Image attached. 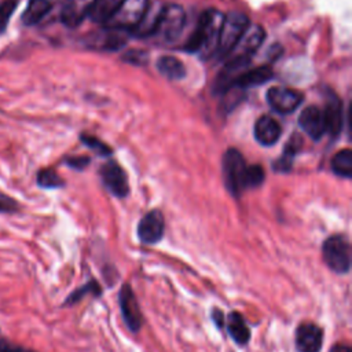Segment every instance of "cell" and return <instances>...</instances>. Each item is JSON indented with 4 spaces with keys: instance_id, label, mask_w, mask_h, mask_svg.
<instances>
[{
    "instance_id": "19",
    "label": "cell",
    "mask_w": 352,
    "mask_h": 352,
    "mask_svg": "<svg viewBox=\"0 0 352 352\" xmlns=\"http://www.w3.org/2000/svg\"><path fill=\"white\" fill-rule=\"evenodd\" d=\"M227 330L230 337L238 345H245L250 340V329L245 320V318L234 311L227 318Z\"/></svg>"
},
{
    "instance_id": "15",
    "label": "cell",
    "mask_w": 352,
    "mask_h": 352,
    "mask_svg": "<svg viewBox=\"0 0 352 352\" xmlns=\"http://www.w3.org/2000/svg\"><path fill=\"white\" fill-rule=\"evenodd\" d=\"M323 114L326 121V132L331 138H337L342 129L344 118H342V103L334 94H329Z\"/></svg>"
},
{
    "instance_id": "5",
    "label": "cell",
    "mask_w": 352,
    "mask_h": 352,
    "mask_svg": "<svg viewBox=\"0 0 352 352\" xmlns=\"http://www.w3.org/2000/svg\"><path fill=\"white\" fill-rule=\"evenodd\" d=\"M246 164L242 154L235 148H228L223 157V177L226 187L232 195H239L245 188Z\"/></svg>"
},
{
    "instance_id": "31",
    "label": "cell",
    "mask_w": 352,
    "mask_h": 352,
    "mask_svg": "<svg viewBox=\"0 0 352 352\" xmlns=\"http://www.w3.org/2000/svg\"><path fill=\"white\" fill-rule=\"evenodd\" d=\"M66 164L74 169H84L88 164H89V158L87 157H72V158H67L66 160Z\"/></svg>"
},
{
    "instance_id": "4",
    "label": "cell",
    "mask_w": 352,
    "mask_h": 352,
    "mask_svg": "<svg viewBox=\"0 0 352 352\" xmlns=\"http://www.w3.org/2000/svg\"><path fill=\"white\" fill-rule=\"evenodd\" d=\"M148 4V0H122L114 15L104 23V26L113 30L132 32L140 22Z\"/></svg>"
},
{
    "instance_id": "29",
    "label": "cell",
    "mask_w": 352,
    "mask_h": 352,
    "mask_svg": "<svg viewBox=\"0 0 352 352\" xmlns=\"http://www.w3.org/2000/svg\"><path fill=\"white\" fill-rule=\"evenodd\" d=\"M81 140L85 146H88L91 150H94L96 154L99 155H109L111 153L110 147H107L103 142H100L99 139L89 136V135H81Z\"/></svg>"
},
{
    "instance_id": "18",
    "label": "cell",
    "mask_w": 352,
    "mask_h": 352,
    "mask_svg": "<svg viewBox=\"0 0 352 352\" xmlns=\"http://www.w3.org/2000/svg\"><path fill=\"white\" fill-rule=\"evenodd\" d=\"M274 77V72L268 65H261L250 70H243L234 81L232 88H250L256 85H261L263 82L271 80Z\"/></svg>"
},
{
    "instance_id": "34",
    "label": "cell",
    "mask_w": 352,
    "mask_h": 352,
    "mask_svg": "<svg viewBox=\"0 0 352 352\" xmlns=\"http://www.w3.org/2000/svg\"><path fill=\"white\" fill-rule=\"evenodd\" d=\"M0 352H3V351H0Z\"/></svg>"
},
{
    "instance_id": "6",
    "label": "cell",
    "mask_w": 352,
    "mask_h": 352,
    "mask_svg": "<svg viewBox=\"0 0 352 352\" xmlns=\"http://www.w3.org/2000/svg\"><path fill=\"white\" fill-rule=\"evenodd\" d=\"M184 23L186 12L180 6H165L154 36L160 37L164 41H175L183 32Z\"/></svg>"
},
{
    "instance_id": "28",
    "label": "cell",
    "mask_w": 352,
    "mask_h": 352,
    "mask_svg": "<svg viewBox=\"0 0 352 352\" xmlns=\"http://www.w3.org/2000/svg\"><path fill=\"white\" fill-rule=\"evenodd\" d=\"M16 4H18L16 0H3L0 3V34L6 30L11 19V15L16 8Z\"/></svg>"
},
{
    "instance_id": "33",
    "label": "cell",
    "mask_w": 352,
    "mask_h": 352,
    "mask_svg": "<svg viewBox=\"0 0 352 352\" xmlns=\"http://www.w3.org/2000/svg\"><path fill=\"white\" fill-rule=\"evenodd\" d=\"M330 352H352L349 345H345V344H336Z\"/></svg>"
},
{
    "instance_id": "16",
    "label": "cell",
    "mask_w": 352,
    "mask_h": 352,
    "mask_svg": "<svg viewBox=\"0 0 352 352\" xmlns=\"http://www.w3.org/2000/svg\"><path fill=\"white\" fill-rule=\"evenodd\" d=\"M254 138L263 146L275 144L282 133L280 125L270 116H261L254 124Z\"/></svg>"
},
{
    "instance_id": "26",
    "label": "cell",
    "mask_w": 352,
    "mask_h": 352,
    "mask_svg": "<svg viewBox=\"0 0 352 352\" xmlns=\"http://www.w3.org/2000/svg\"><path fill=\"white\" fill-rule=\"evenodd\" d=\"M264 182V170L260 165H248L245 173V188L257 187Z\"/></svg>"
},
{
    "instance_id": "21",
    "label": "cell",
    "mask_w": 352,
    "mask_h": 352,
    "mask_svg": "<svg viewBox=\"0 0 352 352\" xmlns=\"http://www.w3.org/2000/svg\"><path fill=\"white\" fill-rule=\"evenodd\" d=\"M301 146H302V139L300 138V135H292L290 140L285 146L282 155L279 157V160L276 162H274L272 168L276 172H289L292 168V164H293V158L300 151Z\"/></svg>"
},
{
    "instance_id": "23",
    "label": "cell",
    "mask_w": 352,
    "mask_h": 352,
    "mask_svg": "<svg viewBox=\"0 0 352 352\" xmlns=\"http://www.w3.org/2000/svg\"><path fill=\"white\" fill-rule=\"evenodd\" d=\"M160 73L170 80H182L186 76V67L183 62L175 56H161L157 62Z\"/></svg>"
},
{
    "instance_id": "2",
    "label": "cell",
    "mask_w": 352,
    "mask_h": 352,
    "mask_svg": "<svg viewBox=\"0 0 352 352\" xmlns=\"http://www.w3.org/2000/svg\"><path fill=\"white\" fill-rule=\"evenodd\" d=\"M248 28L249 19L245 14L239 11L228 12L223 19V25L219 34V43L216 50L217 56L221 59L227 58Z\"/></svg>"
},
{
    "instance_id": "13",
    "label": "cell",
    "mask_w": 352,
    "mask_h": 352,
    "mask_svg": "<svg viewBox=\"0 0 352 352\" xmlns=\"http://www.w3.org/2000/svg\"><path fill=\"white\" fill-rule=\"evenodd\" d=\"M298 125L314 140L320 139L326 133V121L323 110L316 106L305 107L300 113Z\"/></svg>"
},
{
    "instance_id": "27",
    "label": "cell",
    "mask_w": 352,
    "mask_h": 352,
    "mask_svg": "<svg viewBox=\"0 0 352 352\" xmlns=\"http://www.w3.org/2000/svg\"><path fill=\"white\" fill-rule=\"evenodd\" d=\"M94 294V296H99L100 294V287H99V285L95 282V280H91V282H88L87 285H84L81 289H77L76 292H73L69 297H67V300H66V302L65 304H67V305H70V304H76L77 301H80L85 294Z\"/></svg>"
},
{
    "instance_id": "1",
    "label": "cell",
    "mask_w": 352,
    "mask_h": 352,
    "mask_svg": "<svg viewBox=\"0 0 352 352\" xmlns=\"http://www.w3.org/2000/svg\"><path fill=\"white\" fill-rule=\"evenodd\" d=\"M223 19L224 15L214 8L204 11L198 19L195 30L186 43V51L199 54L202 58L216 54Z\"/></svg>"
},
{
    "instance_id": "20",
    "label": "cell",
    "mask_w": 352,
    "mask_h": 352,
    "mask_svg": "<svg viewBox=\"0 0 352 352\" xmlns=\"http://www.w3.org/2000/svg\"><path fill=\"white\" fill-rule=\"evenodd\" d=\"M50 0H29L28 7L22 14V23L25 26H33L38 23L51 10Z\"/></svg>"
},
{
    "instance_id": "3",
    "label": "cell",
    "mask_w": 352,
    "mask_h": 352,
    "mask_svg": "<svg viewBox=\"0 0 352 352\" xmlns=\"http://www.w3.org/2000/svg\"><path fill=\"white\" fill-rule=\"evenodd\" d=\"M322 256L326 265L336 274L344 275L351 270V245L340 234L329 236L322 246Z\"/></svg>"
},
{
    "instance_id": "7",
    "label": "cell",
    "mask_w": 352,
    "mask_h": 352,
    "mask_svg": "<svg viewBox=\"0 0 352 352\" xmlns=\"http://www.w3.org/2000/svg\"><path fill=\"white\" fill-rule=\"evenodd\" d=\"M118 302L122 319L128 329L133 333L139 331L143 323V315L140 312L138 300L129 285H124L118 293Z\"/></svg>"
},
{
    "instance_id": "9",
    "label": "cell",
    "mask_w": 352,
    "mask_h": 352,
    "mask_svg": "<svg viewBox=\"0 0 352 352\" xmlns=\"http://www.w3.org/2000/svg\"><path fill=\"white\" fill-rule=\"evenodd\" d=\"M165 230L164 216L160 210L154 209L146 213L138 224V236L142 243L153 245L162 239Z\"/></svg>"
},
{
    "instance_id": "17",
    "label": "cell",
    "mask_w": 352,
    "mask_h": 352,
    "mask_svg": "<svg viewBox=\"0 0 352 352\" xmlns=\"http://www.w3.org/2000/svg\"><path fill=\"white\" fill-rule=\"evenodd\" d=\"M164 7L165 6H162L160 3L148 4V7H147L144 15L142 16L140 22L132 30V34L136 36V37H142V38L148 37V36H154V33H155V30L158 28V23H160Z\"/></svg>"
},
{
    "instance_id": "32",
    "label": "cell",
    "mask_w": 352,
    "mask_h": 352,
    "mask_svg": "<svg viewBox=\"0 0 352 352\" xmlns=\"http://www.w3.org/2000/svg\"><path fill=\"white\" fill-rule=\"evenodd\" d=\"M210 318L214 322V324L217 326V329H223L224 327V315H223V312L220 309L213 308L212 312H210Z\"/></svg>"
},
{
    "instance_id": "14",
    "label": "cell",
    "mask_w": 352,
    "mask_h": 352,
    "mask_svg": "<svg viewBox=\"0 0 352 352\" xmlns=\"http://www.w3.org/2000/svg\"><path fill=\"white\" fill-rule=\"evenodd\" d=\"M95 0H67L60 11V21L67 28L78 26L89 14Z\"/></svg>"
},
{
    "instance_id": "8",
    "label": "cell",
    "mask_w": 352,
    "mask_h": 352,
    "mask_svg": "<svg viewBox=\"0 0 352 352\" xmlns=\"http://www.w3.org/2000/svg\"><path fill=\"white\" fill-rule=\"evenodd\" d=\"M302 100L304 96L301 92L287 87H272L267 91L268 104L271 106V109L282 114L294 111Z\"/></svg>"
},
{
    "instance_id": "12",
    "label": "cell",
    "mask_w": 352,
    "mask_h": 352,
    "mask_svg": "<svg viewBox=\"0 0 352 352\" xmlns=\"http://www.w3.org/2000/svg\"><path fill=\"white\" fill-rule=\"evenodd\" d=\"M104 186L118 198H124L129 192V184L125 172L114 161H109L102 166L100 170Z\"/></svg>"
},
{
    "instance_id": "25",
    "label": "cell",
    "mask_w": 352,
    "mask_h": 352,
    "mask_svg": "<svg viewBox=\"0 0 352 352\" xmlns=\"http://www.w3.org/2000/svg\"><path fill=\"white\" fill-rule=\"evenodd\" d=\"M37 184L44 188H58L63 186V180L56 172L51 169H43L37 173Z\"/></svg>"
},
{
    "instance_id": "30",
    "label": "cell",
    "mask_w": 352,
    "mask_h": 352,
    "mask_svg": "<svg viewBox=\"0 0 352 352\" xmlns=\"http://www.w3.org/2000/svg\"><path fill=\"white\" fill-rule=\"evenodd\" d=\"M15 210H18V204L12 198L0 194V212L1 213H12Z\"/></svg>"
},
{
    "instance_id": "22",
    "label": "cell",
    "mask_w": 352,
    "mask_h": 352,
    "mask_svg": "<svg viewBox=\"0 0 352 352\" xmlns=\"http://www.w3.org/2000/svg\"><path fill=\"white\" fill-rule=\"evenodd\" d=\"M122 0H95L88 14L89 19L96 23H106L117 11Z\"/></svg>"
},
{
    "instance_id": "11",
    "label": "cell",
    "mask_w": 352,
    "mask_h": 352,
    "mask_svg": "<svg viewBox=\"0 0 352 352\" xmlns=\"http://www.w3.org/2000/svg\"><path fill=\"white\" fill-rule=\"evenodd\" d=\"M322 344L323 331L318 324L304 322L296 329V349L298 352H319Z\"/></svg>"
},
{
    "instance_id": "24",
    "label": "cell",
    "mask_w": 352,
    "mask_h": 352,
    "mask_svg": "<svg viewBox=\"0 0 352 352\" xmlns=\"http://www.w3.org/2000/svg\"><path fill=\"white\" fill-rule=\"evenodd\" d=\"M331 169L336 175L349 179L352 176V151L349 148L338 151L331 160Z\"/></svg>"
},
{
    "instance_id": "10",
    "label": "cell",
    "mask_w": 352,
    "mask_h": 352,
    "mask_svg": "<svg viewBox=\"0 0 352 352\" xmlns=\"http://www.w3.org/2000/svg\"><path fill=\"white\" fill-rule=\"evenodd\" d=\"M264 37H265V32L263 30V28H260L257 25L249 26L227 58L228 59L250 60L252 55L257 51V48L264 41Z\"/></svg>"
}]
</instances>
